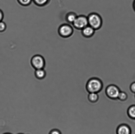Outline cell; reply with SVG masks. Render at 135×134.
I'll return each mask as SVG.
<instances>
[{
    "instance_id": "6da1fadb",
    "label": "cell",
    "mask_w": 135,
    "mask_h": 134,
    "mask_svg": "<svg viewBox=\"0 0 135 134\" xmlns=\"http://www.w3.org/2000/svg\"><path fill=\"white\" fill-rule=\"evenodd\" d=\"M103 87L101 80L96 77L90 79L87 82L86 88L89 93H98L101 91Z\"/></svg>"
},
{
    "instance_id": "7a4b0ae2",
    "label": "cell",
    "mask_w": 135,
    "mask_h": 134,
    "mask_svg": "<svg viewBox=\"0 0 135 134\" xmlns=\"http://www.w3.org/2000/svg\"><path fill=\"white\" fill-rule=\"evenodd\" d=\"M87 17L89 25L95 30L100 29L103 25V20L101 16L97 13H90Z\"/></svg>"
},
{
    "instance_id": "3957f363",
    "label": "cell",
    "mask_w": 135,
    "mask_h": 134,
    "mask_svg": "<svg viewBox=\"0 0 135 134\" xmlns=\"http://www.w3.org/2000/svg\"><path fill=\"white\" fill-rule=\"evenodd\" d=\"M31 63L35 69H44L45 66V59L40 55H35L33 56L31 59Z\"/></svg>"
},
{
    "instance_id": "277c9868",
    "label": "cell",
    "mask_w": 135,
    "mask_h": 134,
    "mask_svg": "<svg viewBox=\"0 0 135 134\" xmlns=\"http://www.w3.org/2000/svg\"><path fill=\"white\" fill-rule=\"evenodd\" d=\"M72 25L76 29L81 30L88 25L87 17L84 15H78Z\"/></svg>"
},
{
    "instance_id": "5b68a950",
    "label": "cell",
    "mask_w": 135,
    "mask_h": 134,
    "mask_svg": "<svg viewBox=\"0 0 135 134\" xmlns=\"http://www.w3.org/2000/svg\"><path fill=\"white\" fill-rule=\"evenodd\" d=\"M120 91L118 87L114 84L108 85L105 89V93L107 97L112 99H118Z\"/></svg>"
},
{
    "instance_id": "8992f818",
    "label": "cell",
    "mask_w": 135,
    "mask_h": 134,
    "mask_svg": "<svg viewBox=\"0 0 135 134\" xmlns=\"http://www.w3.org/2000/svg\"><path fill=\"white\" fill-rule=\"evenodd\" d=\"M59 33L62 37L68 38L71 36L73 34V28L70 25L64 24L59 27Z\"/></svg>"
},
{
    "instance_id": "52a82bcc",
    "label": "cell",
    "mask_w": 135,
    "mask_h": 134,
    "mask_svg": "<svg viewBox=\"0 0 135 134\" xmlns=\"http://www.w3.org/2000/svg\"><path fill=\"white\" fill-rule=\"evenodd\" d=\"M116 134H132L131 129L128 125L123 124L118 127Z\"/></svg>"
},
{
    "instance_id": "ba28073f",
    "label": "cell",
    "mask_w": 135,
    "mask_h": 134,
    "mask_svg": "<svg viewBox=\"0 0 135 134\" xmlns=\"http://www.w3.org/2000/svg\"><path fill=\"white\" fill-rule=\"evenodd\" d=\"M95 31L94 29L88 25L81 30L82 35L85 37L90 38L94 35Z\"/></svg>"
},
{
    "instance_id": "9c48e42d",
    "label": "cell",
    "mask_w": 135,
    "mask_h": 134,
    "mask_svg": "<svg viewBox=\"0 0 135 134\" xmlns=\"http://www.w3.org/2000/svg\"><path fill=\"white\" fill-rule=\"evenodd\" d=\"M34 74L37 79L42 80L45 77L46 73L44 69H35Z\"/></svg>"
},
{
    "instance_id": "30bf717a",
    "label": "cell",
    "mask_w": 135,
    "mask_h": 134,
    "mask_svg": "<svg viewBox=\"0 0 135 134\" xmlns=\"http://www.w3.org/2000/svg\"><path fill=\"white\" fill-rule=\"evenodd\" d=\"M77 16V14L76 13L74 12H70L68 13L66 15V20L69 23L72 24Z\"/></svg>"
},
{
    "instance_id": "8fae6325",
    "label": "cell",
    "mask_w": 135,
    "mask_h": 134,
    "mask_svg": "<svg viewBox=\"0 0 135 134\" xmlns=\"http://www.w3.org/2000/svg\"><path fill=\"white\" fill-rule=\"evenodd\" d=\"M88 98L89 101L91 103H95L98 100L99 96L98 93H89L88 95Z\"/></svg>"
},
{
    "instance_id": "7c38bea8",
    "label": "cell",
    "mask_w": 135,
    "mask_h": 134,
    "mask_svg": "<svg viewBox=\"0 0 135 134\" xmlns=\"http://www.w3.org/2000/svg\"><path fill=\"white\" fill-rule=\"evenodd\" d=\"M127 114L129 117L135 119V106H131L128 108Z\"/></svg>"
},
{
    "instance_id": "4fadbf2b",
    "label": "cell",
    "mask_w": 135,
    "mask_h": 134,
    "mask_svg": "<svg viewBox=\"0 0 135 134\" xmlns=\"http://www.w3.org/2000/svg\"><path fill=\"white\" fill-rule=\"evenodd\" d=\"M50 0H32V1L37 6L42 7L47 4Z\"/></svg>"
},
{
    "instance_id": "5bb4252c",
    "label": "cell",
    "mask_w": 135,
    "mask_h": 134,
    "mask_svg": "<svg viewBox=\"0 0 135 134\" xmlns=\"http://www.w3.org/2000/svg\"><path fill=\"white\" fill-rule=\"evenodd\" d=\"M127 98L128 95L126 93L124 92L120 91L118 97V99L119 100L124 101L126 100Z\"/></svg>"
},
{
    "instance_id": "9a60e30c",
    "label": "cell",
    "mask_w": 135,
    "mask_h": 134,
    "mask_svg": "<svg viewBox=\"0 0 135 134\" xmlns=\"http://www.w3.org/2000/svg\"><path fill=\"white\" fill-rule=\"evenodd\" d=\"M20 4L22 6H27L31 4L32 0H17Z\"/></svg>"
},
{
    "instance_id": "2e32d148",
    "label": "cell",
    "mask_w": 135,
    "mask_h": 134,
    "mask_svg": "<svg viewBox=\"0 0 135 134\" xmlns=\"http://www.w3.org/2000/svg\"><path fill=\"white\" fill-rule=\"evenodd\" d=\"M7 26L6 23L3 21L0 22V32H3L6 30Z\"/></svg>"
},
{
    "instance_id": "e0dca14e",
    "label": "cell",
    "mask_w": 135,
    "mask_h": 134,
    "mask_svg": "<svg viewBox=\"0 0 135 134\" xmlns=\"http://www.w3.org/2000/svg\"><path fill=\"white\" fill-rule=\"evenodd\" d=\"M49 134H62V133L59 129H54L51 130Z\"/></svg>"
},
{
    "instance_id": "ac0fdd59",
    "label": "cell",
    "mask_w": 135,
    "mask_h": 134,
    "mask_svg": "<svg viewBox=\"0 0 135 134\" xmlns=\"http://www.w3.org/2000/svg\"><path fill=\"white\" fill-rule=\"evenodd\" d=\"M130 89L132 92L135 93V82L131 84Z\"/></svg>"
},
{
    "instance_id": "d6986e66",
    "label": "cell",
    "mask_w": 135,
    "mask_h": 134,
    "mask_svg": "<svg viewBox=\"0 0 135 134\" xmlns=\"http://www.w3.org/2000/svg\"><path fill=\"white\" fill-rule=\"evenodd\" d=\"M4 14L3 12L0 9V22L3 21L4 18Z\"/></svg>"
},
{
    "instance_id": "ffe728a7",
    "label": "cell",
    "mask_w": 135,
    "mask_h": 134,
    "mask_svg": "<svg viewBox=\"0 0 135 134\" xmlns=\"http://www.w3.org/2000/svg\"><path fill=\"white\" fill-rule=\"evenodd\" d=\"M133 10L135 12V0H134L133 1Z\"/></svg>"
},
{
    "instance_id": "44dd1931",
    "label": "cell",
    "mask_w": 135,
    "mask_h": 134,
    "mask_svg": "<svg viewBox=\"0 0 135 134\" xmlns=\"http://www.w3.org/2000/svg\"><path fill=\"white\" fill-rule=\"evenodd\" d=\"M2 134H12L10 133H9V132H5V133H3Z\"/></svg>"
},
{
    "instance_id": "7402d4cb",
    "label": "cell",
    "mask_w": 135,
    "mask_h": 134,
    "mask_svg": "<svg viewBox=\"0 0 135 134\" xmlns=\"http://www.w3.org/2000/svg\"><path fill=\"white\" fill-rule=\"evenodd\" d=\"M18 134H24L22 133H18Z\"/></svg>"
}]
</instances>
